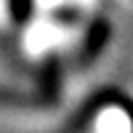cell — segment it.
Listing matches in <instances>:
<instances>
[{"label": "cell", "mask_w": 133, "mask_h": 133, "mask_svg": "<svg viewBox=\"0 0 133 133\" xmlns=\"http://www.w3.org/2000/svg\"><path fill=\"white\" fill-rule=\"evenodd\" d=\"M88 133H133V109L123 101L98 104L85 123Z\"/></svg>", "instance_id": "1"}]
</instances>
